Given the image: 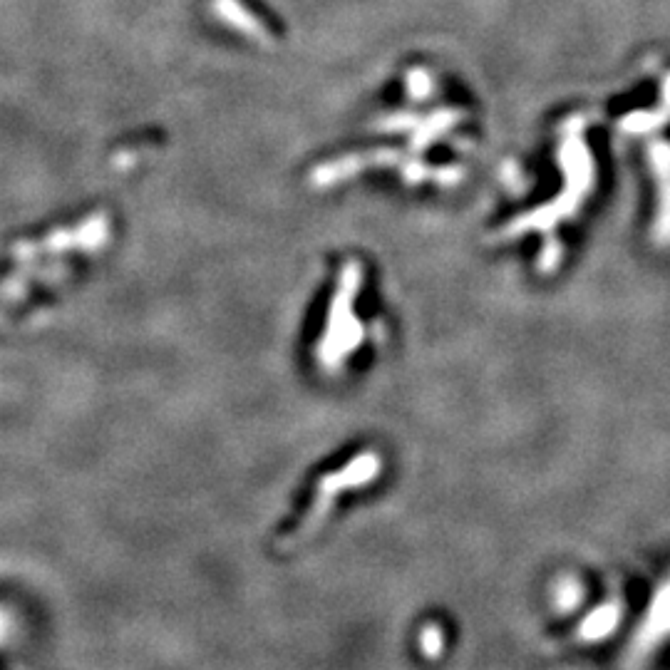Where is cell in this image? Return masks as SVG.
Instances as JSON below:
<instances>
[{"label":"cell","mask_w":670,"mask_h":670,"mask_svg":"<svg viewBox=\"0 0 670 670\" xmlns=\"http://www.w3.org/2000/svg\"><path fill=\"white\" fill-rule=\"evenodd\" d=\"M378 474V460L373 455H363L358 460L350 462L343 472H335L331 477H326L318 487V499L313 502V509L306 514V519L301 522V527L296 529V534L291 536V541L306 539L308 534H313L318 529V524L323 522L328 512H331V502L340 489L360 487V484H368L370 479Z\"/></svg>","instance_id":"1"},{"label":"cell","mask_w":670,"mask_h":670,"mask_svg":"<svg viewBox=\"0 0 670 670\" xmlns=\"http://www.w3.org/2000/svg\"><path fill=\"white\" fill-rule=\"evenodd\" d=\"M5 633H8V616H5V611L0 608V641L5 638Z\"/></svg>","instance_id":"2"}]
</instances>
